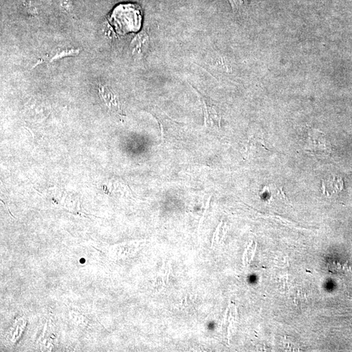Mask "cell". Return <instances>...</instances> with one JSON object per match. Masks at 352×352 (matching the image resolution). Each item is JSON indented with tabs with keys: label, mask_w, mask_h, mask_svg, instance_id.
I'll return each instance as SVG.
<instances>
[{
	"label": "cell",
	"mask_w": 352,
	"mask_h": 352,
	"mask_svg": "<svg viewBox=\"0 0 352 352\" xmlns=\"http://www.w3.org/2000/svg\"><path fill=\"white\" fill-rule=\"evenodd\" d=\"M109 20L116 32L120 35L137 32L142 26L143 14L137 4H120L114 8Z\"/></svg>",
	"instance_id": "obj_1"
},
{
	"label": "cell",
	"mask_w": 352,
	"mask_h": 352,
	"mask_svg": "<svg viewBox=\"0 0 352 352\" xmlns=\"http://www.w3.org/2000/svg\"><path fill=\"white\" fill-rule=\"evenodd\" d=\"M233 9L236 10L241 9L247 4V0H229Z\"/></svg>",
	"instance_id": "obj_2"
},
{
	"label": "cell",
	"mask_w": 352,
	"mask_h": 352,
	"mask_svg": "<svg viewBox=\"0 0 352 352\" xmlns=\"http://www.w3.org/2000/svg\"><path fill=\"white\" fill-rule=\"evenodd\" d=\"M211 196H210L207 199V203H206V205H205V211H203V215L202 217H201V219L200 220V222H199V226H198V234H200V226L201 225V223H202L203 218H204V216L205 215V213H206V212L207 211V209H208L209 205V203H210V200H211Z\"/></svg>",
	"instance_id": "obj_3"
},
{
	"label": "cell",
	"mask_w": 352,
	"mask_h": 352,
	"mask_svg": "<svg viewBox=\"0 0 352 352\" xmlns=\"http://www.w3.org/2000/svg\"><path fill=\"white\" fill-rule=\"evenodd\" d=\"M217 230L216 229L215 232L214 233L213 238H212L211 249H213L214 241H215V237L216 236V234H217Z\"/></svg>",
	"instance_id": "obj_4"
},
{
	"label": "cell",
	"mask_w": 352,
	"mask_h": 352,
	"mask_svg": "<svg viewBox=\"0 0 352 352\" xmlns=\"http://www.w3.org/2000/svg\"><path fill=\"white\" fill-rule=\"evenodd\" d=\"M171 264H169V273H168V275H167V283H169V276H170V273H171Z\"/></svg>",
	"instance_id": "obj_5"
},
{
	"label": "cell",
	"mask_w": 352,
	"mask_h": 352,
	"mask_svg": "<svg viewBox=\"0 0 352 352\" xmlns=\"http://www.w3.org/2000/svg\"><path fill=\"white\" fill-rule=\"evenodd\" d=\"M256 245H257V243H256L255 247H254L253 252H252V255L251 256V260H253L254 254H255V251H256Z\"/></svg>",
	"instance_id": "obj_6"
},
{
	"label": "cell",
	"mask_w": 352,
	"mask_h": 352,
	"mask_svg": "<svg viewBox=\"0 0 352 352\" xmlns=\"http://www.w3.org/2000/svg\"><path fill=\"white\" fill-rule=\"evenodd\" d=\"M162 280H163V286H165V277H162Z\"/></svg>",
	"instance_id": "obj_7"
}]
</instances>
